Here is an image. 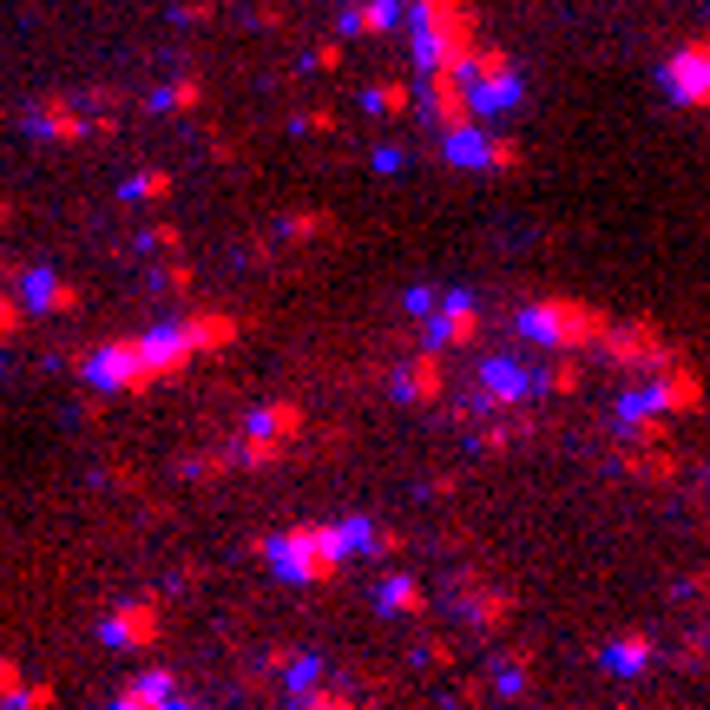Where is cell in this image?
Listing matches in <instances>:
<instances>
[{"label": "cell", "instance_id": "1", "mask_svg": "<svg viewBox=\"0 0 710 710\" xmlns=\"http://www.w3.org/2000/svg\"><path fill=\"white\" fill-rule=\"evenodd\" d=\"M356 553L349 540V520H316V527H283L263 540V560L277 579H296V586H323L342 573V560Z\"/></svg>", "mask_w": 710, "mask_h": 710}, {"label": "cell", "instance_id": "2", "mask_svg": "<svg viewBox=\"0 0 710 710\" xmlns=\"http://www.w3.org/2000/svg\"><path fill=\"white\" fill-rule=\"evenodd\" d=\"M520 336L546 342L553 356H579V349H606L612 316L593 309V303H579V296H540V303L520 309Z\"/></svg>", "mask_w": 710, "mask_h": 710}, {"label": "cell", "instance_id": "3", "mask_svg": "<svg viewBox=\"0 0 710 710\" xmlns=\"http://www.w3.org/2000/svg\"><path fill=\"white\" fill-rule=\"evenodd\" d=\"M474 13L467 0H415L408 13V53L415 66H467L474 59Z\"/></svg>", "mask_w": 710, "mask_h": 710}, {"label": "cell", "instance_id": "4", "mask_svg": "<svg viewBox=\"0 0 710 710\" xmlns=\"http://www.w3.org/2000/svg\"><path fill=\"white\" fill-rule=\"evenodd\" d=\"M79 375L92 382V388H105V395H145L158 375H151V362H145V342L138 336H105L99 349H86L79 356Z\"/></svg>", "mask_w": 710, "mask_h": 710}, {"label": "cell", "instance_id": "5", "mask_svg": "<svg viewBox=\"0 0 710 710\" xmlns=\"http://www.w3.org/2000/svg\"><path fill=\"white\" fill-rule=\"evenodd\" d=\"M138 342H145V362H151V375H158V382H171V375H184L198 356H211V349H204V329H198V316L158 323V329H145Z\"/></svg>", "mask_w": 710, "mask_h": 710}, {"label": "cell", "instance_id": "6", "mask_svg": "<svg viewBox=\"0 0 710 710\" xmlns=\"http://www.w3.org/2000/svg\"><path fill=\"white\" fill-rule=\"evenodd\" d=\"M665 92L691 112L710 105V40H685L672 59H665Z\"/></svg>", "mask_w": 710, "mask_h": 710}, {"label": "cell", "instance_id": "7", "mask_svg": "<svg viewBox=\"0 0 710 710\" xmlns=\"http://www.w3.org/2000/svg\"><path fill=\"white\" fill-rule=\"evenodd\" d=\"M606 356H612L619 369H652V375H658V362H678V349L658 336V323H626V329H612V336H606Z\"/></svg>", "mask_w": 710, "mask_h": 710}, {"label": "cell", "instance_id": "8", "mask_svg": "<svg viewBox=\"0 0 710 710\" xmlns=\"http://www.w3.org/2000/svg\"><path fill=\"white\" fill-rule=\"evenodd\" d=\"M448 349L435 342V349H421L408 369H395V402H408V408H428V402H441L448 395V362H441Z\"/></svg>", "mask_w": 710, "mask_h": 710}, {"label": "cell", "instance_id": "9", "mask_svg": "<svg viewBox=\"0 0 710 710\" xmlns=\"http://www.w3.org/2000/svg\"><path fill=\"white\" fill-rule=\"evenodd\" d=\"M428 336H435L441 349H467V342L481 336V309H474V296H467V290L441 296V303H435V316H428Z\"/></svg>", "mask_w": 710, "mask_h": 710}, {"label": "cell", "instance_id": "10", "mask_svg": "<svg viewBox=\"0 0 710 710\" xmlns=\"http://www.w3.org/2000/svg\"><path fill=\"white\" fill-rule=\"evenodd\" d=\"M20 303H26V316H72L79 309V283H66L53 270H26L20 277Z\"/></svg>", "mask_w": 710, "mask_h": 710}, {"label": "cell", "instance_id": "11", "mask_svg": "<svg viewBox=\"0 0 710 710\" xmlns=\"http://www.w3.org/2000/svg\"><path fill=\"white\" fill-rule=\"evenodd\" d=\"M26 132L33 138H46V145H79L86 132H99V125H86L79 119V105H66V99H40L33 112H26Z\"/></svg>", "mask_w": 710, "mask_h": 710}, {"label": "cell", "instance_id": "12", "mask_svg": "<svg viewBox=\"0 0 710 710\" xmlns=\"http://www.w3.org/2000/svg\"><path fill=\"white\" fill-rule=\"evenodd\" d=\"M99 639L105 645H151L158 639V599H132V606H119V612H105V626H99Z\"/></svg>", "mask_w": 710, "mask_h": 710}, {"label": "cell", "instance_id": "13", "mask_svg": "<svg viewBox=\"0 0 710 710\" xmlns=\"http://www.w3.org/2000/svg\"><path fill=\"white\" fill-rule=\"evenodd\" d=\"M481 388H487V402H527L533 395V375L514 356H487L481 362Z\"/></svg>", "mask_w": 710, "mask_h": 710}, {"label": "cell", "instance_id": "14", "mask_svg": "<svg viewBox=\"0 0 710 710\" xmlns=\"http://www.w3.org/2000/svg\"><path fill=\"white\" fill-rule=\"evenodd\" d=\"M652 658H658L652 632H626V639H612V645H606V672H612V678H645V672H652Z\"/></svg>", "mask_w": 710, "mask_h": 710}, {"label": "cell", "instance_id": "15", "mask_svg": "<svg viewBox=\"0 0 710 710\" xmlns=\"http://www.w3.org/2000/svg\"><path fill=\"white\" fill-rule=\"evenodd\" d=\"M395 20H402V0H356L342 13V33L349 40H375V33H395Z\"/></svg>", "mask_w": 710, "mask_h": 710}, {"label": "cell", "instance_id": "16", "mask_svg": "<svg viewBox=\"0 0 710 710\" xmlns=\"http://www.w3.org/2000/svg\"><path fill=\"white\" fill-rule=\"evenodd\" d=\"M652 395L665 402V415H685V408H698V402H705V395H698V375H691L685 362L658 369V375H652Z\"/></svg>", "mask_w": 710, "mask_h": 710}, {"label": "cell", "instance_id": "17", "mask_svg": "<svg viewBox=\"0 0 710 710\" xmlns=\"http://www.w3.org/2000/svg\"><path fill=\"white\" fill-rule=\"evenodd\" d=\"M494 145H500V138H481V125H448V132H441L448 165H494Z\"/></svg>", "mask_w": 710, "mask_h": 710}, {"label": "cell", "instance_id": "18", "mask_svg": "<svg viewBox=\"0 0 710 710\" xmlns=\"http://www.w3.org/2000/svg\"><path fill=\"white\" fill-rule=\"evenodd\" d=\"M244 435H277V441H296V435H303V408H296V402H263V408L244 421Z\"/></svg>", "mask_w": 710, "mask_h": 710}, {"label": "cell", "instance_id": "19", "mask_svg": "<svg viewBox=\"0 0 710 710\" xmlns=\"http://www.w3.org/2000/svg\"><path fill=\"white\" fill-rule=\"evenodd\" d=\"M375 606H382L388 619H395V612H402V619H421V612H428V593H421L415 579H402V573H395V579H382Z\"/></svg>", "mask_w": 710, "mask_h": 710}, {"label": "cell", "instance_id": "20", "mask_svg": "<svg viewBox=\"0 0 710 710\" xmlns=\"http://www.w3.org/2000/svg\"><path fill=\"white\" fill-rule=\"evenodd\" d=\"M171 685H178L171 672H145V678H132V685H119V705H125V710H145V705H171V698H178Z\"/></svg>", "mask_w": 710, "mask_h": 710}, {"label": "cell", "instance_id": "21", "mask_svg": "<svg viewBox=\"0 0 710 710\" xmlns=\"http://www.w3.org/2000/svg\"><path fill=\"white\" fill-rule=\"evenodd\" d=\"M467 86H474V112H481V119L520 105V72H507V79H467Z\"/></svg>", "mask_w": 710, "mask_h": 710}, {"label": "cell", "instance_id": "22", "mask_svg": "<svg viewBox=\"0 0 710 710\" xmlns=\"http://www.w3.org/2000/svg\"><path fill=\"white\" fill-rule=\"evenodd\" d=\"M408 105H415V92H408L402 79H375V86L362 92V112H382V119H388V112H408Z\"/></svg>", "mask_w": 710, "mask_h": 710}, {"label": "cell", "instance_id": "23", "mask_svg": "<svg viewBox=\"0 0 710 710\" xmlns=\"http://www.w3.org/2000/svg\"><path fill=\"white\" fill-rule=\"evenodd\" d=\"M171 198V171H132L125 178V204H165Z\"/></svg>", "mask_w": 710, "mask_h": 710}, {"label": "cell", "instance_id": "24", "mask_svg": "<svg viewBox=\"0 0 710 710\" xmlns=\"http://www.w3.org/2000/svg\"><path fill=\"white\" fill-rule=\"evenodd\" d=\"M290 454V441H277V435H244L237 441V461H250V467H277Z\"/></svg>", "mask_w": 710, "mask_h": 710}, {"label": "cell", "instance_id": "25", "mask_svg": "<svg viewBox=\"0 0 710 710\" xmlns=\"http://www.w3.org/2000/svg\"><path fill=\"white\" fill-rule=\"evenodd\" d=\"M514 72V59L500 53V46H474V59H467V79H507Z\"/></svg>", "mask_w": 710, "mask_h": 710}, {"label": "cell", "instance_id": "26", "mask_svg": "<svg viewBox=\"0 0 710 710\" xmlns=\"http://www.w3.org/2000/svg\"><path fill=\"white\" fill-rule=\"evenodd\" d=\"M198 99H204V86H198V79H178V86H165V92L151 99V112H191Z\"/></svg>", "mask_w": 710, "mask_h": 710}, {"label": "cell", "instance_id": "27", "mask_svg": "<svg viewBox=\"0 0 710 710\" xmlns=\"http://www.w3.org/2000/svg\"><path fill=\"white\" fill-rule=\"evenodd\" d=\"M507 612H514V599H507V593H481V599H467V619H474V626H500Z\"/></svg>", "mask_w": 710, "mask_h": 710}, {"label": "cell", "instance_id": "28", "mask_svg": "<svg viewBox=\"0 0 710 710\" xmlns=\"http://www.w3.org/2000/svg\"><path fill=\"white\" fill-rule=\"evenodd\" d=\"M316 678H323V665H316V658H290V691H296V698H303Z\"/></svg>", "mask_w": 710, "mask_h": 710}, {"label": "cell", "instance_id": "29", "mask_svg": "<svg viewBox=\"0 0 710 710\" xmlns=\"http://www.w3.org/2000/svg\"><path fill=\"white\" fill-rule=\"evenodd\" d=\"M138 250H178V230H171V224H151V230L138 237Z\"/></svg>", "mask_w": 710, "mask_h": 710}, {"label": "cell", "instance_id": "30", "mask_svg": "<svg viewBox=\"0 0 710 710\" xmlns=\"http://www.w3.org/2000/svg\"><path fill=\"white\" fill-rule=\"evenodd\" d=\"M296 132H336V112H296Z\"/></svg>", "mask_w": 710, "mask_h": 710}, {"label": "cell", "instance_id": "31", "mask_svg": "<svg viewBox=\"0 0 710 710\" xmlns=\"http://www.w3.org/2000/svg\"><path fill=\"white\" fill-rule=\"evenodd\" d=\"M435 303H441V296H435V290H408V296H402V309H408V316H428V309H435Z\"/></svg>", "mask_w": 710, "mask_h": 710}, {"label": "cell", "instance_id": "32", "mask_svg": "<svg viewBox=\"0 0 710 710\" xmlns=\"http://www.w3.org/2000/svg\"><path fill=\"white\" fill-rule=\"evenodd\" d=\"M546 388H560V395H573V388H579V369H566V362H560V369H546Z\"/></svg>", "mask_w": 710, "mask_h": 710}, {"label": "cell", "instance_id": "33", "mask_svg": "<svg viewBox=\"0 0 710 710\" xmlns=\"http://www.w3.org/2000/svg\"><path fill=\"white\" fill-rule=\"evenodd\" d=\"M336 59H342V46H336V40H329V46H316V53H309V66H316V72H329V66H336Z\"/></svg>", "mask_w": 710, "mask_h": 710}, {"label": "cell", "instance_id": "34", "mask_svg": "<svg viewBox=\"0 0 710 710\" xmlns=\"http://www.w3.org/2000/svg\"><path fill=\"white\" fill-rule=\"evenodd\" d=\"M158 283H165V290H184V283H191V270H184V263H165V270H158Z\"/></svg>", "mask_w": 710, "mask_h": 710}, {"label": "cell", "instance_id": "35", "mask_svg": "<svg viewBox=\"0 0 710 710\" xmlns=\"http://www.w3.org/2000/svg\"><path fill=\"white\" fill-rule=\"evenodd\" d=\"M309 230H323V217H290L283 224V237H309Z\"/></svg>", "mask_w": 710, "mask_h": 710}]
</instances>
